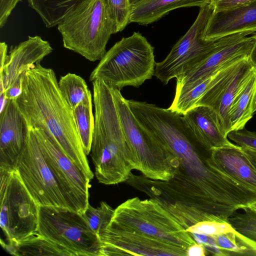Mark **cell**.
<instances>
[{
	"mask_svg": "<svg viewBox=\"0 0 256 256\" xmlns=\"http://www.w3.org/2000/svg\"><path fill=\"white\" fill-rule=\"evenodd\" d=\"M28 132L16 100H8L0 111V168L14 170Z\"/></svg>",
	"mask_w": 256,
	"mask_h": 256,
	"instance_id": "5bb4252c",
	"label": "cell"
},
{
	"mask_svg": "<svg viewBox=\"0 0 256 256\" xmlns=\"http://www.w3.org/2000/svg\"><path fill=\"white\" fill-rule=\"evenodd\" d=\"M58 84L62 94L72 110L91 92L86 80L75 74L68 72L62 76Z\"/></svg>",
	"mask_w": 256,
	"mask_h": 256,
	"instance_id": "d4e9b609",
	"label": "cell"
},
{
	"mask_svg": "<svg viewBox=\"0 0 256 256\" xmlns=\"http://www.w3.org/2000/svg\"><path fill=\"white\" fill-rule=\"evenodd\" d=\"M114 210L105 202L94 208L90 204L82 214L94 232L99 236L104 232L110 224Z\"/></svg>",
	"mask_w": 256,
	"mask_h": 256,
	"instance_id": "83f0119b",
	"label": "cell"
},
{
	"mask_svg": "<svg viewBox=\"0 0 256 256\" xmlns=\"http://www.w3.org/2000/svg\"><path fill=\"white\" fill-rule=\"evenodd\" d=\"M210 0H141L131 6L129 22L150 24L170 11L184 7H202Z\"/></svg>",
	"mask_w": 256,
	"mask_h": 256,
	"instance_id": "d6986e66",
	"label": "cell"
},
{
	"mask_svg": "<svg viewBox=\"0 0 256 256\" xmlns=\"http://www.w3.org/2000/svg\"><path fill=\"white\" fill-rule=\"evenodd\" d=\"M92 103L93 99L90 92L82 102L72 109L78 135L86 156L90 154L94 126Z\"/></svg>",
	"mask_w": 256,
	"mask_h": 256,
	"instance_id": "cb8c5ba5",
	"label": "cell"
},
{
	"mask_svg": "<svg viewBox=\"0 0 256 256\" xmlns=\"http://www.w3.org/2000/svg\"><path fill=\"white\" fill-rule=\"evenodd\" d=\"M17 106L27 126L42 128L50 134L64 154L91 180L89 166L72 110L58 87L54 71L40 63L30 64L22 76Z\"/></svg>",
	"mask_w": 256,
	"mask_h": 256,
	"instance_id": "7a4b0ae2",
	"label": "cell"
},
{
	"mask_svg": "<svg viewBox=\"0 0 256 256\" xmlns=\"http://www.w3.org/2000/svg\"><path fill=\"white\" fill-rule=\"evenodd\" d=\"M255 110H256V108H255Z\"/></svg>",
	"mask_w": 256,
	"mask_h": 256,
	"instance_id": "f35d334b",
	"label": "cell"
},
{
	"mask_svg": "<svg viewBox=\"0 0 256 256\" xmlns=\"http://www.w3.org/2000/svg\"><path fill=\"white\" fill-rule=\"evenodd\" d=\"M32 128L40 147L58 174L78 194L89 200L90 180L88 176L64 154L50 134L42 128Z\"/></svg>",
	"mask_w": 256,
	"mask_h": 256,
	"instance_id": "9a60e30c",
	"label": "cell"
},
{
	"mask_svg": "<svg viewBox=\"0 0 256 256\" xmlns=\"http://www.w3.org/2000/svg\"><path fill=\"white\" fill-rule=\"evenodd\" d=\"M63 46L90 62L100 60L113 34L104 0H82L58 25Z\"/></svg>",
	"mask_w": 256,
	"mask_h": 256,
	"instance_id": "52a82bcc",
	"label": "cell"
},
{
	"mask_svg": "<svg viewBox=\"0 0 256 256\" xmlns=\"http://www.w3.org/2000/svg\"><path fill=\"white\" fill-rule=\"evenodd\" d=\"M156 63L154 48L140 33L134 32L106 52L89 80H100L120 90L126 86L138 88L152 78Z\"/></svg>",
	"mask_w": 256,
	"mask_h": 256,
	"instance_id": "8992f818",
	"label": "cell"
},
{
	"mask_svg": "<svg viewBox=\"0 0 256 256\" xmlns=\"http://www.w3.org/2000/svg\"><path fill=\"white\" fill-rule=\"evenodd\" d=\"M112 20L114 34L130 24L131 6L129 0H104Z\"/></svg>",
	"mask_w": 256,
	"mask_h": 256,
	"instance_id": "f1b7e54d",
	"label": "cell"
},
{
	"mask_svg": "<svg viewBox=\"0 0 256 256\" xmlns=\"http://www.w3.org/2000/svg\"><path fill=\"white\" fill-rule=\"evenodd\" d=\"M214 12L210 4L200 8L196 18L188 32L173 46L166 57L156 62L154 75L164 84L198 64L221 42L204 38L208 21Z\"/></svg>",
	"mask_w": 256,
	"mask_h": 256,
	"instance_id": "30bf717a",
	"label": "cell"
},
{
	"mask_svg": "<svg viewBox=\"0 0 256 256\" xmlns=\"http://www.w3.org/2000/svg\"><path fill=\"white\" fill-rule=\"evenodd\" d=\"M242 210L243 212H235L229 218L228 222L234 230L250 241L256 255V210L250 206Z\"/></svg>",
	"mask_w": 256,
	"mask_h": 256,
	"instance_id": "484cf974",
	"label": "cell"
},
{
	"mask_svg": "<svg viewBox=\"0 0 256 256\" xmlns=\"http://www.w3.org/2000/svg\"><path fill=\"white\" fill-rule=\"evenodd\" d=\"M250 32L237 33L223 37L222 40L209 56L176 78L175 95L194 86L218 70L244 56H248L254 43Z\"/></svg>",
	"mask_w": 256,
	"mask_h": 256,
	"instance_id": "8fae6325",
	"label": "cell"
},
{
	"mask_svg": "<svg viewBox=\"0 0 256 256\" xmlns=\"http://www.w3.org/2000/svg\"><path fill=\"white\" fill-rule=\"evenodd\" d=\"M37 232L72 256H100L99 236L82 214L68 208L39 206Z\"/></svg>",
	"mask_w": 256,
	"mask_h": 256,
	"instance_id": "ba28073f",
	"label": "cell"
},
{
	"mask_svg": "<svg viewBox=\"0 0 256 256\" xmlns=\"http://www.w3.org/2000/svg\"><path fill=\"white\" fill-rule=\"evenodd\" d=\"M248 32H256V0L237 8L214 11L208 21L204 38L216 40Z\"/></svg>",
	"mask_w": 256,
	"mask_h": 256,
	"instance_id": "2e32d148",
	"label": "cell"
},
{
	"mask_svg": "<svg viewBox=\"0 0 256 256\" xmlns=\"http://www.w3.org/2000/svg\"><path fill=\"white\" fill-rule=\"evenodd\" d=\"M242 58L223 67L186 91L178 95H175L170 106L168 108L180 115L184 114L188 110L196 106L200 99L220 79L231 70Z\"/></svg>",
	"mask_w": 256,
	"mask_h": 256,
	"instance_id": "44dd1931",
	"label": "cell"
},
{
	"mask_svg": "<svg viewBox=\"0 0 256 256\" xmlns=\"http://www.w3.org/2000/svg\"><path fill=\"white\" fill-rule=\"evenodd\" d=\"M228 138L240 147L256 150V132H250L244 128L230 132L228 134Z\"/></svg>",
	"mask_w": 256,
	"mask_h": 256,
	"instance_id": "4dcf8cb0",
	"label": "cell"
},
{
	"mask_svg": "<svg viewBox=\"0 0 256 256\" xmlns=\"http://www.w3.org/2000/svg\"><path fill=\"white\" fill-rule=\"evenodd\" d=\"M256 70L234 98L229 112L231 132L242 130L256 111Z\"/></svg>",
	"mask_w": 256,
	"mask_h": 256,
	"instance_id": "ffe728a7",
	"label": "cell"
},
{
	"mask_svg": "<svg viewBox=\"0 0 256 256\" xmlns=\"http://www.w3.org/2000/svg\"><path fill=\"white\" fill-rule=\"evenodd\" d=\"M182 116L195 134L210 148L232 144L228 140L217 114L212 108L196 106Z\"/></svg>",
	"mask_w": 256,
	"mask_h": 256,
	"instance_id": "ac0fdd59",
	"label": "cell"
},
{
	"mask_svg": "<svg viewBox=\"0 0 256 256\" xmlns=\"http://www.w3.org/2000/svg\"><path fill=\"white\" fill-rule=\"evenodd\" d=\"M250 206L256 210V202Z\"/></svg>",
	"mask_w": 256,
	"mask_h": 256,
	"instance_id": "74e56055",
	"label": "cell"
},
{
	"mask_svg": "<svg viewBox=\"0 0 256 256\" xmlns=\"http://www.w3.org/2000/svg\"><path fill=\"white\" fill-rule=\"evenodd\" d=\"M140 0H129V2L130 6H132V5L134 4L136 2H140Z\"/></svg>",
	"mask_w": 256,
	"mask_h": 256,
	"instance_id": "8d00e7d4",
	"label": "cell"
},
{
	"mask_svg": "<svg viewBox=\"0 0 256 256\" xmlns=\"http://www.w3.org/2000/svg\"><path fill=\"white\" fill-rule=\"evenodd\" d=\"M22 0H0V28L6 24L8 18L16 4Z\"/></svg>",
	"mask_w": 256,
	"mask_h": 256,
	"instance_id": "d6a6232c",
	"label": "cell"
},
{
	"mask_svg": "<svg viewBox=\"0 0 256 256\" xmlns=\"http://www.w3.org/2000/svg\"><path fill=\"white\" fill-rule=\"evenodd\" d=\"M252 36L254 38V41L248 56V58L250 63L256 70V33Z\"/></svg>",
	"mask_w": 256,
	"mask_h": 256,
	"instance_id": "e575fe53",
	"label": "cell"
},
{
	"mask_svg": "<svg viewBox=\"0 0 256 256\" xmlns=\"http://www.w3.org/2000/svg\"><path fill=\"white\" fill-rule=\"evenodd\" d=\"M100 256H187L196 242L166 208L154 200L128 199L114 209L100 236Z\"/></svg>",
	"mask_w": 256,
	"mask_h": 256,
	"instance_id": "6da1fadb",
	"label": "cell"
},
{
	"mask_svg": "<svg viewBox=\"0 0 256 256\" xmlns=\"http://www.w3.org/2000/svg\"><path fill=\"white\" fill-rule=\"evenodd\" d=\"M212 157L222 171L256 191V168L242 147L232 144L213 148Z\"/></svg>",
	"mask_w": 256,
	"mask_h": 256,
	"instance_id": "e0dca14e",
	"label": "cell"
},
{
	"mask_svg": "<svg viewBox=\"0 0 256 256\" xmlns=\"http://www.w3.org/2000/svg\"><path fill=\"white\" fill-rule=\"evenodd\" d=\"M218 246L230 255H255L245 242L242 236L236 230L212 236Z\"/></svg>",
	"mask_w": 256,
	"mask_h": 256,
	"instance_id": "4316f807",
	"label": "cell"
},
{
	"mask_svg": "<svg viewBox=\"0 0 256 256\" xmlns=\"http://www.w3.org/2000/svg\"><path fill=\"white\" fill-rule=\"evenodd\" d=\"M206 251L203 245L196 242L188 248L187 256H204Z\"/></svg>",
	"mask_w": 256,
	"mask_h": 256,
	"instance_id": "836d02e7",
	"label": "cell"
},
{
	"mask_svg": "<svg viewBox=\"0 0 256 256\" xmlns=\"http://www.w3.org/2000/svg\"><path fill=\"white\" fill-rule=\"evenodd\" d=\"M82 0H28L30 6L42 18L45 26H58Z\"/></svg>",
	"mask_w": 256,
	"mask_h": 256,
	"instance_id": "603a6c76",
	"label": "cell"
},
{
	"mask_svg": "<svg viewBox=\"0 0 256 256\" xmlns=\"http://www.w3.org/2000/svg\"><path fill=\"white\" fill-rule=\"evenodd\" d=\"M256 0H210L214 12L232 9L244 6Z\"/></svg>",
	"mask_w": 256,
	"mask_h": 256,
	"instance_id": "1f68e13d",
	"label": "cell"
},
{
	"mask_svg": "<svg viewBox=\"0 0 256 256\" xmlns=\"http://www.w3.org/2000/svg\"><path fill=\"white\" fill-rule=\"evenodd\" d=\"M234 228L228 222L206 220L198 222L187 229L190 234L196 233L210 236L232 231Z\"/></svg>",
	"mask_w": 256,
	"mask_h": 256,
	"instance_id": "f546056e",
	"label": "cell"
},
{
	"mask_svg": "<svg viewBox=\"0 0 256 256\" xmlns=\"http://www.w3.org/2000/svg\"><path fill=\"white\" fill-rule=\"evenodd\" d=\"M256 70L250 63L248 56L244 57L220 79L196 105L212 108L217 114L227 136L231 132L229 112L232 104Z\"/></svg>",
	"mask_w": 256,
	"mask_h": 256,
	"instance_id": "7c38bea8",
	"label": "cell"
},
{
	"mask_svg": "<svg viewBox=\"0 0 256 256\" xmlns=\"http://www.w3.org/2000/svg\"><path fill=\"white\" fill-rule=\"evenodd\" d=\"M110 88L114 102L134 164L147 178L162 181L172 180L180 163L172 150L146 128L132 111L120 90Z\"/></svg>",
	"mask_w": 256,
	"mask_h": 256,
	"instance_id": "5b68a950",
	"label": "cell"
},
{
	"mask_svg": "<svg viewBox=\"0 0 256 256\" xmlns=\"http://www.w3.org/2000/svg\"><path fill=\"white\" fill-rule=\"evenodd\" d=\"M48 42L40 36L28 38L11 46L4 66L0 68V94L4 92L32 64L40 63L52 52Z\"/></svg>",
	"mask_w": 256,
	"mask_h": 256,
	"instance_id": "4fadbf2b",
	"label": "cell"
},
{
	"mask_svg": "<svg viewBox=\"0 0 256 256\" xmlns=\"http://www.w3.org/2000/svg\"><path fill=\"white\" fill-rule=\"evenodd\" d=\"M0 226L6 238L2 244H14L37 232L39 205L15 170L0 168Z\"/></svg>",
	"mask_w": 256,
	"mask_h": 256,
	"instance_id": "9c48e42d",
	"label": "cell"
},
{
	"mask_svg": "<svg viewBox=\"0 0 256 256\" xmlns=\"http://www.w3.org/2000/svg\"><path fill=\"white\" fill-rule=\"evenodd\" d=\"M26 190L39 206L66 207L82 214L89 204L56 172L39 146L31 127L14 166Z\"/></svg>",
	"mask_w": 256,
	"mask_h": 256,
	"instance_id": "277c9868",
	"label": "cell"
},
{
	"mask_svg": "<svg viewBox=\"0 0 256 256\" xmlns=\"http://www.w3.org/2000/svg\"><path fill=\"white\" fill-rule=\"evenodd\" d=\"M92 84L94 126L90 154L96 176L106 185L126 182L134 164L110 88L100 80Z\"/></svg>",
	"mask_w": 256,
	"mask_h": 256,
	"instance_id": "3957f363",
	"label": "cell"
},
{
	"mask_svg": "<svg viewBox=\"0 0 256 256\" xmlns=\"http://www.w3.org/2000/svg\"><path fill=\"white\" fill-rule=\"evenodd\" d=\"M242 148L256 168V150L248 148Z\"/></svg>",
	"mask_w": 256,
	"mask_h": 256,
	"instance_id": "d590c367",
	"label": "cell"
},
{
	"mask_svg": "<svg viewBox=\"0 0 256 256\" xmlns=\"http://www.w3.org/2000/svg\"><path fill=\"white\" fill-rule=\"evenodd\" d=\"M1 245L10 254L14 256H72L67 250L38 232L17 243Z\"/></svg>",
	"mask_w": 256,
	"mask_h": 256,
	"instance_id": "7402d4cb",
	"label": "cell"
}]
</instances>
